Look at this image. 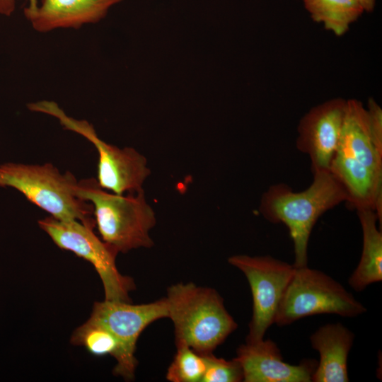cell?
<instances>
[{
    "label": "cell",
    "instance_id": "d6986e66",
    "mask_svg": "<svg viewBox=\"0 0 382 382\" xmlns=\"http://www.w3.org/2000/svg\"><path fill=\"white\" fill-rule=\"evenodd\" d=\"M243 379L241 366L235 358L226 360L214 353L207 354V367L202 382H239Z\"/></svg>",
    "mask_w": 382,
    "mask_h": 382
},
{
    "label": "cell",
    "instance_id": "277c9868",
    "mask_svg": "<svg viewBox=\"0 0 382 382\" xmlns=\"http://www.w3.org/2000/svg\"><path fill=\"white\" fill-rule=\"evenodd\" d=\"M75 194L92 204L100 238L118 253L153 246L149 231L156 220L143 189L127 195H117L103 189L97 180L90 178L78 182Z\"/></svg>",
    "mask_w": 382,
    "mask_h": 382
},
{
    "label": "cell",
    "instance_id": "8992f818",
    "mask_svg": "<svg viewBox=\"0 0 382 382\" xmlns=\"http://www.w3.org/2000/svg\"><path fill=\"white\" fill-rule=\"evenodd\" d=\"M366 311L364 305L340 283L307 265L295 267L279 302L274 323L282 327L324 313L354 318Z\"/></svg>",
    "mask_w": 382,
    "mask_h": 382
},
{
    "label": "cell",
    "instance_id": "52a82bcc",
    "mask_svg": "<svg viewBox=\"0 0 382 382\" xmlns=\"http://www.w3.org/2000/svg\"><path fill=\"white\" fill-rule=\"evenodd\" d=\"M37 223L59 248L74 253L94 267L103 285L105 300L132 302L129 293L135 289L134 279L119 272L115 262L118 251L98 237L94 228L77 220L52 216Z\"/></svg>",
    "mask_w": 382,
    "mask_h": 382
},
{
    "label": "cell",
    "instance_id": "7a4b0ae2",
    "mask_svg": "<svg viewBox=\"0 0 382 382\" xmlns=\"http://www.w3.org/2000/svg\"><path fill=\"white\" fill-rule=\"evenodd\" d=\"M313 175L312 183L303 191L295 192L284 183L271 185L259 207L268 221L287 227L294 244L295 267L308 265V241L320 216L347 201L344 187L330 170Z\"/></svg>",
    "mask_w": 382,
    "mask_h": 382
},
{
    "label": "cell",
    "instance_id": "4fadbf2b",
    "mask_svg": "<svg viewBox=\"0 0 382 382\" xmlns=\"http://www.w3.org/2000/svg\"><path fill=\"white\" fill-rule=\"evenodd\" d=\"M122 0H41L23 13L33 28L40 33L61 28L77 29L103 19L108 10Z\"/></svg>",
    "mask_w": 382,
    "mask_h": 382
},
{
    "label": "cell",
    "instance_id": "ac0fdd59",
    "mask_svg": "<svg viewBox=\"0 0 382 382\" xmlns=\"http://www.w3.org/2000/svg\"><path fill=\"white\" fill-rule=\"evenodd\" d=\"M70 342L97 357H114L118 349L116 338L108 329L88 321L74 331Z\"/></svg>",
    "mask_w": 382,
    "mask_h": 382
},
{
    "label": "cell",
    "instance_id": "6da1fadb",
    "mask_svg": "<svg viewBox=\"0 0 382 382\" xmlns=\"http://www.w3.org/2000/svg\"><path fill=\"white\" fill-rule=\"evenodd\" d=\"M330 172L340 183L347 204L374 211L382 223V141L371 133L367 109L347 100L341 134Z\"/></svg>",
    "mask_w": 382,
    "mask_h": 382
},
{
    "label": "cell",
    "instance_id": "5bb4252c",
    "mask_svg": "<svg viewBox=\"0 0 382 382\" xmlns=\"http://www.w3.org/2000/svg\"><path fill=\"white\" fill-rule=\"evenodd\" d=\"M354 339V333L340 323H328L316 330L311 335L310 342L318 352L320 360L311 381H349L347 358Z\"/></svg>",
    "mask_w": 382,
    "mask_h": 382
},
{
    "label": "cell",
    "instance_id": "5b68a950",
    "mask_svg": "<svg viewBox=\"0 0 382 382\" xmlns=\"http://www.w3.org/2000/svg\"><path fill=\"white\" fill-rule=\"evenodd\" d=\"M77 183L73 174H62L51 163L0 165V187L15 188L56 219L77 220L94 228L93 206L76 195Z\"/></svg>",
    "mask_w": 382,
    "mask_h": 382
},
{
    "label": "cell",
    "instance_id": "e0dca14e",
    "mask_svg": "<svg viewBox=\"0 0 382 382\" xmlns=\"http://www.w3.org/2000/svg\"><path fill=\"white\" fill-rule=\"evenodd\" d=\"M175 346L177 351L168 368L166 379L170 382H202L207 367V354L185 344Z\"/></svg>",
    "mask_w": 382,
    "mask_h": 382
},
{
    "label": "cell",
    "instance_id": "3957f363",
    "mask_svg": "<svg viewBox=\"0 0 382 382\" xmlns=\"http://www.w3.org/2000/svg\"><path fill=\"white\" fill-rule=\"evenodd\" d=\"M166 299L175 345L185 344L200 354H211L238 328L214 289L177 283L167 289Z\"/></svg>",
    "mask_w": 382,
    "mask_h": 382
},
{
    "label": "cell",
    "instance_id": "8fae6325",
    "mask_svg": "<svg viewBox=\"0 0 382 382\" xmlns=\"http://www.w3.org/2000/svg\"><path fill=\"white\" fill-rule=\"evenodd\" d=\"M347 100L335 98L311 108L300 120L296 147L308 156L313 173L329 171L343 125Z\"/></svg>",
    "mask_w": 382,
    "mask_h": 382
},
{
    "label": "cell",
    "instance_id": "ba28073f",
    "mask_svg": "<svg viewBox=\"0 0 382 382\" xmlns=\"http://www.w3.org/2000/svg\"><path fill=\"white\" fill-rule=\"evenodd\" d=\"M40 110L56 117L64 128L81 134L95 146L98 153L97 181L103 189L117 195L142 189L151 172L143 155L133 148L120 149L105 142L89 122L69 117L53 101H43Z\"/></svg>",
    "mask_w": 382,
    "mask_h": 382
},
{
    "label": "cell",
    "instance_id": "9c48e42d",
    "mask_svg": "<svg viewBox=\"0 0 382 382\" xmlns=\"http://www.w3.org/2000/svg\"><path fill=\"white\" fill-rule=\"evenodd\" d=\"M119 301H96L87 320L108 329L116 338L118 349L112 373L125 381L134 378L138 361L135 357L137 342L141 332L152 323L168 318L166 297L142 304Z\"/></svg>",
    "mask_w": 382,
    "mask_h": 382
},
{
    "label": "cell",
    "instance_id": "44dd1931",
    "mask_svg": "<svg viewBox=\"0 0 382 382\" xmlns=\"http://www.w3.org/2000/svg\"><path fill=\"white\" fill-rule=\"evenodd\" d=\"M364 11L371 12L374 10L376 0H359Z\"/></svg>",
    "mask_w": 382,
    "mask_h": 382
},
{
    "label": "cell",
    "instance_id": "30bf717a",
    "mask_svg": "<svg viewBox=\"0 0 382 382\" xmlns=\"http://www.w3.org/2000/svg\"><path fill=\"white\" fill-rule=\"evenodd\" d=\"M228 262L245 274L252 293L253 314L245 342L260 341L274 323L279 302L295 267L270 255H235Z\"/></svg>",
    "mask_w": 382,
    "mask_h": 382
},
{
    "label": "cell",
    "instance_id": "7c38bea8",
    "mask_svg": "<svg viewBox=\"0 0 382 382\" xmlns=\"http://www.w3.org/2000/svg\"><path fill=\"white\" fill-rule=\"evenodd\" d=\"M235 359L244 382H310L317 366L313 359L297 365L284 361L277 345L270 339L245 342L237 349Z\"/></svg>",
    "mask_w": 382,
    "mask_h": 382
},
{
    "label": "cell",
    "instance_id": "9a60e30c",
    "mask_svg": "<svg viewBox=\"0 0 382 382\" xmlns=\"http://www.w3.org/2000/svg\"><path fill=\"white\" fill-rule=\"evenodd\" d=\"M363 236L362 251L359 264L349 278V286L361 291L382 279V232L376 213L369 209L357 210Z\"/></svg>",
    "mask_w": 382,
    "mask_h": 382
},
{
    "label": "cell",
    "instance_id": "2e32d148",
    "mask_svg": "<svg viewBox=\"0 0 382 382\" xmlns=\"http://www.w3.org/2000/svg\"><path fill=\"white\" fill-rule=\"evenodd\" d=\"M313 20L341 36L364 11L359 0H303Z\"/></svg>",
    "mask_w": 382,
    "mask_h": 382
},
{
    "label": "cell",
    "instance_id": "ffe728a7",
    "mask_svg": "<svg viewBox=\"0 0 382 382\" xmlns=\"http://www.w3.org/2000/svg\"><path fill=\"white\" fill-rule=\"evenodd\" d=\"M28 8H33L37 6V0H28ZM16 8V0H0V14L10 16Z\"/></svg>",
    "mask_w": 382,
    "mask_h": 382
}]
</instances>
